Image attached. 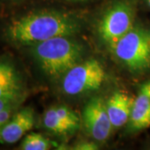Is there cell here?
<instances>
[{
	"label": "cell",
	"mask_w": 150,
	"mask_h": 150,
	"mask_svg": "<svg viewBox=\"0 0 150 150\" xmlns=\"http://www.w3.org/2000/svg\"><path fill=\"white\" fill-rule=\"evenodd\" d=\"M79 29V21L69 13L55 9H41L12 20L4 33L11 43L33 46L56 37H72Z\"/></svg>",
	"instance_id": "1"
},
{
	"label": "cell",
	"mask_w": 150,
	"mask_h": 150,
	"mask_svg": "<svg viewBox=\"0 0 150 150\" xmlns=\"http://www.w3.org/2000/svg\"><path fill=\"white\" fill-rule=\"evenodd\" d=\"M32 54L45 74L59 78L81 62L83 48L71 36H62L33 45Z\"/></svg>",
	"instance_id": "2"
},
{
	"label": "cell",
	"mask_w": 150,
	"mask_h": 150,
	"mask_svg": "<svg viewBox=\"0 0 150 150\" xmlns=\"http://www.w3.org/2000/svg\"><path fill=\"white\" fill-rule=\"evenodd\" d=\"M110 48L114 56L132 72L150 69V31L134 26Z\"/></svg>",
	"instance_id": "3"
},
{
	"label": "cell",
	"mask_w": 150,
	"mask_h": 150,
	"mask_svg": "<svg viewBox=\"0 0 150 150\" xmlns=\"http://www.w3.org/2000/svg\"><path fill=\"white\" fill-rule=\"evenodd\" d=\"M134 0H114L109 5L98 26V33L109 47L134 27Z\"/></svg>",
	"instance_id": "4"
},
{
	"label": "cell",
	"mask_w": 150,
	"mask_h": 150,
	"mask_svg": "<svg viewBox=\"0 0 150 150\" xmlns=\"http://www.w3.org/2000/svg\"><path fill=\"white\" fill-rule=\"evenodd\" d=\"M106 72L100 62L90 59L79 62L62 77V89L65 94L75 96L100 88Z\"/></svg>",
	"instance_id": "5"
},
{
	"label": "cell",
	"mask_w": 150,
	"mask_h": 150,
	"mask_svg": "<svg viewBox=\"0 0 150 150\" xmlns=\"http://www.w3.org/2000/svg\"><path fill=\"white\" fill-rule=\"evenodd\" d=\"M83 123L92 138L99 142L108 139L112 126L102 98L94 97L87 103L83 111Z\"/></svg>",
	"instance_id": "6"
},
{
	"label": "cell",
	"mask_w": 150,
	"mask_h": 150,
	"mask_svg": "<svg viewBox=\"0 0 150 150\" xmlns=\"http://www.w3.org/2000/svg\"><path fill=\"white\" fill-rule=\"evenodd\" d=\"M34 124L33 109L25 108L16 112L0 129L1 144H14L31 130Z\"/></svg>",
	"instance_id": "7"
},
{
	"label": "cell",
	"mask_w": 150,
	"mask_h": 150,
	"mask_svg": "<svg viewBox=\"0 0 150 150\" xmlns=\"http://www.w3.org/2000/svg\"><path fill=\"white\" fill-rule=\"evenodd\" d=\"M23 93L21 76L15 67L5 61H0V99L19 101Z\"/></svg>",
	"instance_id": "8"
},
{
	"label": "cell",
	"mask_w": 150,
	"mask_h": 150,
	"mask_svg": "<svg viewBox=\"0 0 150 150\" xmlns=\"http://www.w3.org/2000/svg\"><path fill=\"white\" fill-rule=\"evenodd\" d=\"M134 99L123 92H116L106 103V107L112 128L118 129L129 122Z\"/></svg>",
	"instance_id": "9"
},
{
	"label": "cell",
	"mask_w": 150,
	"mask_h": 150,
	"mask_svg": "<svg viewBox=\"0 0 150 150\" xmlns=\"http://www.w3.org/2000/svg\"><path fill=\"white\" fill-rule=\"evenodd\" d=\"M128 123L129 129L133 132L150 127V99L143 88L134 99Z\"/></svg>",
	"instance_id": "10"
},
{
	"label": "cell",
	"mask_w": 150,
	"mask_h": 150,
	"mask_svg": "<svg viewBox=\"0 0 150 150\" xmlns=\"http://www.w3.org/2000/svg\"><path fill=\"white\" fill-rule=\"evenodd\" d=\"M43 123L46 129L55 134H64L71 132L69 128L58 116L54 107L50 108L43 114Z\"/></svg>",
	"instance_id": "11"
},
{
	"label": "cell",
	"mask_w": 150,
	"mask_h": 150,
	"mask_svg": "<svg viewBox=\"0 0 150 150\" xmlns=\"http://www.w3.org/2000/svg\"><path fill=\"white\" fill-rule=\"evenodd\" d=\"M49 147V141L43 135L36 133L27 135L21 144L23 150H47Z\"/></svg>",
	"instance_id": "12"
},
{
	"label": "cell",
	"mask_w": 150,
	"mask_h": 150,
	"mask_svg": "<svg viewBox=\"0 0 150 150\" xmlns=\"http://www.w3.org/2000/svg\"><path fill=\"white\" fill-rule=\"evenodd\" d=\"M58 116L69 128L71 132H74L79 127V118L74 111L66 106L54 107Z\"/></svg>",
	"instance_id": "13"
},
{
	"label": "cell",
	"mask_w": 150,
	"mask_h": 150,
	"mask_svg": "<svg viewBox=\"0 0 150 150\" xmlns=\"http://www.w3.org/2000/svg\"><path fill=\"white\" fill-rule=\"evenodd\" d=\"M17 105H18V103L11 104L0 111V129L8 122V120L14 114Z\"/></svg>",
	"instance_id": "14"
},
{
	"label": "cell",
	"mask_w": 150,
	"mask_h": 150,
	"mask_svg": "<svg viewBox=\"0 0 150 150\" xmlns=\"http://www.w3.org/2000/svg\"><path fill=\"white\" fill-rule=\"evenodd\" d=\"M74 149L79 150H95L98 149V146L90 142H82L75 146Z\"/></svg>",
	"instance_id": "15"
},
{
	"label": "cell",
	"mask_w": 150,
	"mask_h": 150,
	"mask_svg": "<svg viewBox=\"0 0 150 150\" xmlns=\"http://www.w3.org/2000/svg\"><path fill=\"white\" fill-rule=\"evenodd\" d=\"M18 103V101H14V100H10V99H0V111L11 104Z\"/></svg>",
	"instance_id": "16"
},
{
	"label": "cell",
	"mask_w": 150,
	"mask_h": 150,
	"mask_svg": "<svg viewBox=\"0 0 150 150\" xmlns=\"http://www.w3.org/2000/svg\"><path fill=\"white\" fill-rule=\"evenodd\" d=\"M142 88H143L145 90V92L147 93V94L149 95V99H150V82H149V83H146L144 85L142 86Z\"/></svg>",
	"instance_id": "17"
},
{
	"label": "cell",
	"mask_w": 150,
	"mask_h": 150,
	"mask_svg": "<svg viewBox=\"0 0 150 150\" xmlns=\"http://www.w3.org/2000/svg\"><path fill=\"white\" fill-rule=\"evenodd\" d=\"M4 2L7 3H11V4H13V3H18V2H21L23 0H3Z\"/></svg>",
	"instance_id": "18"
},
{
	"label": "cell",
	"mask_w": 150,
	"mask_h": 150,
	"mask_svg": "<svg viewBox=\"0 0 150 150\" xmlns=\"http://www.w3.org/2000/svg\"><path fill=\"white\" fill-rule=\"evenodd\" d=\"M66 1L74 2V3H79V2H86V1H88V0H66Z\"/></svg>",
	"instance_id": "19"
},
{
	"label": "cell",
	"mask_w": 150,
	"mask_h": 150,
	"mask_svg": "<svg viewBox=\"0 0 150 150\" xmlns=\"http://www.w3.org/2000/svg\"><path fill=\"white\" fill-rule=\"evenodd\" d=\"M145 2L147 3V4L149 6V8H150V0H145Z\"/></svg>",
	"instance_id": "20"
}]
</instances>
